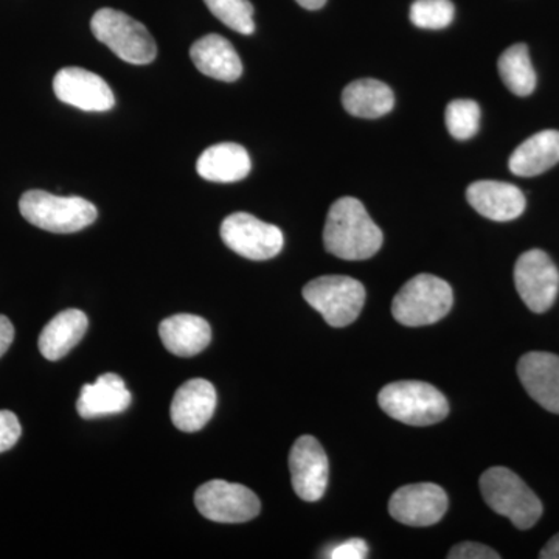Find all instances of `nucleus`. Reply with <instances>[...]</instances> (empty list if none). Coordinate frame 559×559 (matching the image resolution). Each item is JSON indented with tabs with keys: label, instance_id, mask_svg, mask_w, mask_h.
<instances>
[{
	"label": "nucleus",
	"instance_id": "a211bd4d",
	"mask_svg": "<svg viewBox=\"0 0 559 559\" xmlns=\"http://www.w3.org/2000/svg\"><path fill=\"white\" fill-rule=\"evenodd\" d=\"M190 57L197 69L213 80L237 81L242 73V62L229 40L219 35H207L191 46Z\"/></svg>",
	"mask_w": 559,
	"mask_h": 559
},
{
	"label": "nucleus",
	"instance_id": "5701e85b",
	"mask_svg": "<svg viewBox=\"0 0 559 559\" xmlns=\"http://www.w3.org/2000/svg\"><path fill=\"white\" fill-rule=\"evenodd\" d=\"M342 105L348 114L360 119H380L395 106V95L382 81L356 80L342 92Z\"/></svg>",
	"mask_w": 559,
	"mask_h": 559
},
{
	"label": "nucleus",
	"instance_id": "a878e982",
	"mask_svg": "<svg viewBox=\"0 0 559 559\" xmlns=\"http://www.w3.org/2000/svg\"><path fill=\"white\" fill-rule=\"evenodd\" d=\"M455 9L451 0H415L411 7V21L415 27L441 31L454 20Z\"/></svg>",
	"mask_w": 559,
	"mask_h": 559
},
{
	"label": "nucleus",
	"instance_id": "dca6fc26",
	"mask_svg": "<svg viewBox=\"0 0 559 559\" xmlns=\"http://www.w3.org/2000/svg\"><path fill=\"white\" fill-rule=\"evenodd\" d=\"M466 198L477 213L499 223L520 218L525 210L524 193L513 183L499 180H477L471 183Z\"/></svg>",
	"mask_w": 559,
	"mask_h": 559
},
{
	"label": "nucleus",
	"instance_id": "4be33fe9",
	"mask_svg": "<svg viewBox=\"0 0 559 559\" xmlns=\"http://www.w3.org/2000/svg\"><path fill=\"white\" fill-rule=\"evenodd\" d=\"M559 162V131L547 130L525 140L511 154L509 167L521 178L543 175Z\"/></svg>",
	"mask_w": 559,
	"mask_h": 559
},
{
	"label": "nucleus",
	"instance_id": "423d86ee",
	"mask_svg": "<svg viewBox=\"0 0 559 559\" xmlns=\"http://www.w3.org/2000/svg\"><path fill=\"white\" fill-rule=\"evenodd\" d=\"M91 31L120 60L135 66L156 60V40L142 22L132 20L127 13L112 9L98 10L92 17Z\"/></svg>",
	"mask_w": 559,
	"mask_h": 559
},
{
	"label": "nucleus",
	"instance_id": "9b49d317",
	"mask_svg": "<svg viewBox=\"0 0 559 559\" xmlns=\"http://www.w3.org/2000/svg\"><path fill=\"white\" fill-rule=\"evenodd\" d=\"M448 511V496L436 484H415L396 489L389 502L393 520L411 527H430Z\"/></svg>",
	"mask_w": 559,
	"mask_h": 559
},
{
	"label": "nucleus",
	"instance_id": "7ed1b4c3",
	"mask_svg": "<svg viewBox=\"0 0 559 559\" xmlns=\"http://www.w3.org/2000/svg\"><path fill=\"white\" fill-rule=\"evenodd\" d=\"M21 215L33 226L53 234H73L91 226L98 212L92 202L80 197H57L43 190L22 194Z\"/></svg>",
	"mask_w": 559,
	"mask_h": 559
},
{
	"label": "nucleus",
	"instance_id": "aec40b11",
	"mask_svg": "<svg viewBox=\"0 0 559 559\" xmlns=\"http://www.w3.org/2000/svg\"><path fill=\"white\" fill-rule=\"evenodd\" d=\"M250 168L248 151L231 142L210 146L197 162L198 175L210 182H238L248 178Z\"/></svg>",
	"mask_w": 559,
	"mask_h": 559
},
{
	"label": "nucleus",
	"instance_id": "39448f33",
	"mask_svg": "<svg viewBox=\"0 0 559 559\" xmlns=\"http://www.w3.org/2000/svg\"><path fill=\"white\" fill-rule=\"evenodd\" d=\"M454 304L452 288L444 280L430 274H419L411 278L392 304L393 318L401 325H432L451 311Z\"/></svg>",
	"mask_w": 559,
	"mask_h": 559
},
{
	"label": "nucleus",
	"instance_id": "20e7f679",
	"mask_svg": "<svg viewBox=\"0 0 559 559\" xmlns=\"http://www.w3.org/2000/svg\"><path fill=\"white\" fill-rule=\"evenodd\" d=\"M378 403L389 417L409 426L436 425L450 414L443 393L423 381L392 382L382 388Z\"/></svg>",
	"mask_w": 559,
	"mask_h": 559
},
{
	"label": "nucleus",
	"instance_id": "9d476101",
	"mask_svg": "<svg viewBox=\"0 0 559 559\" xmlns=\"http://www.w3.org/2000/svg\"><path fill=\"white\" fill-rule=\"evenodd\" d=\"M514 283L522 301L533 312L549 311L559 293V271L544 250L522 253L514 266Z\"/></svg>",
	"mask_w": 559,
	"mask_h": 559
},
{
	"label": "nucleus",
	"instance_id": "c85d7f7f",
	"mask_svg": "<svg viewBox=\"0 0 559 559\" xmlns=\"http://www.w3.org/2000/svg\"><path fill=\"white\" fill-rule=\"evenodd\" d=\"M450 559H499L498 551L489 549L488 546L479 543H462L452 547Z\"/></svg>",
	"mask_w": 559,
	"mask_h": 559
},
{
	"label": "nucleus",
	"instance_id": "f8f14e48",
	"mask_svg": "<svg viewBox=\"0 0 559 559\" xmlns=\"http://www.w3.org/2000/svg\"><path fill=\"white\" fill-rule=\"evenodd\" d=\"M289 471L296 495L305 502H318L329 485V457L311 436L296 440L289 454Z\"/></svg>",
	"mask_w": 559,
	"mask_h": 559
},
{
	"label": "nucleus",
	"instance_id": "7c9ffc66",
	"mask_svg": "<svg viewBox=\"0 0 559 559\" xmlns=\"http://www.w3.org/2000/svg\"><path fill=\"white\" fill-rule=\"evenodd\" d=\"M14 340V326L9 318L0 314V358L5 355L10 348L11 342Z\"/></svg>",
	"mask_w": 559,
	"mask_h": 559
},
{
	"label": "nucleus",
	"instance_id": "6e6552de",
	"mask_svg": "<svg viewBox=\"0 0 559 559\" xmlns=\"http://www.w3.org/2000/svg\"><path fill=\"white\" fill-rule=\"evenodd\" d=\"M194 506L202 516L221 524H241L259 516L260 499L245 485L210 480L198 488Z\"/></svg>",
	"mask_w": 559,
	"mask_h": 559
},
{
	"label": "nucleus",
	"instance_id": "473e14b6",
	"mask_svg": "<svg viewBox=\"0 0 559 559\" xmlns=\"http://www.w3.org/2000/svg\"><path fill=\"white\" fill-rule=\"evenodd\" d=\"M296 2L307 10H320L325 5L326 0H296Z\"/></svg>",
	"mask_w": 559,
	"mask_h": 559
},
{
	"label": "nucleus",
	"instance_id": "f3484780",
	"mask_svg": "<svg viewBox=\"0 0 559 559\" xmlns=\"http://www.w3.org/2000/svg\"><path fill=\"white\" fill-rule=\"evenodd\" d=\"M131 392L119 374L105 373L94 384L83 385L76 411L80 417L91 419L121 414L131 406Z\"/></svg>",
	"mask_w": 559,
	"mask_h": 559
},
{
	"label": "nucleus",
	"instance_id": "c756f323",
	"mask_svg": "<svg viewBox=\"0 0 559 559\" xmlns=\"http://www.w3.org/2000/svg\"><path fill=\"white\" fill-rule=\"evenodd\" d=\"M369 555V546L364 539H348L337 544L326 555V558L333 559H364Z\"/></svg>",
	"mask_w": 559,
	"mask_h": 559
},
{
	"label": "nucleus",
	"instance_id": "412c9836",
	"mask_svg": "<svg viewBox=\"0 0 559 559\" xmlns=\"http://www.w3.org/2000/svg\"><path fill=\"white\" fill-rule=\"evenodd\" d=\"M90 320L83 311L70 308L55 316L53 319L44 326L39 336V352L44 358L58 360L79 345L86 334Z\"/></svg>",
	"mask_w": 559,
	"mask_h": 559
},
{
	"label": "nucleus",
	"instance_id": "cd10ccee",
	"mask_svg": "<svg viewBox=\"0 0 559 559\" xmlns=\"http://www.w3.org/2000/svg\"><path fill=\"white\" fill-rule=\"evenodd\" d=\"M20 419L10 411H0V454L11 450L21 439Z\"/></svg>",
	"mask_w": 559,
	"mask_h": 559
},
{
	"label": "nucleus",
	"instance_id": "ddd939ff",
	"mask_svg": "<svg viewBox=\"0 0 559 559\" xmlns=\"http://www.w3.org/2000/svg\"><path fill=\"white\" fill-rule=\"evenodd\" d=\"M53 91L58 100L87 112H106L116 105L109 84L86 69H61L55 75Z\"/></svg>",
	"mask_w": 559,
	"mask_h": 559
},
{
	"label": "nucleus",
	"instance_id": "2f4dec72",
	"mask_svg": "<svg viewBox=\"0 0 559 559\" xmlns=\"http://www.w3.org/2000/svg\"><path fill=\"white\" fill-rule=\"evenodd\" d=\"M540 559H559V533L557 536H554L547 543V546L544 547L543 550H540L539 554Z\"/></svg>",
	"mask_w": 559,
	"mask_h": 559
},
{
	"label": "nucleus",
	"instance_id": "2eb2a0df",
	"mask_svg": "<svg viewBox=\"0 0 559 559\" xmlns=\"http://www.w3.org/2000/svg\"><path fill=\"white\" fill-rule=\"evenodd\" d=\"M216 409V390L212 382L197 378L180 385L171 401V421L182 432L201 430Z\"/></svg>",
	"mask_w": 559,
	"mask_h": 559
},
{
	"label": "nucleus",
	"instance_id": "f257e3e1",
	"mask_svg": "<svg viewBox=\"0 0 559 559\" xmlns=\"http://www.w3.org/2000/svg\"><path fill=\"white\" fill-rule=\"evenodd\" d=\"M384 235L356 198H341L331 205L323 229V245L337 259H371L381 249Z\"/></svg>",
	"mask_w": 559,
	"mask_h": 559
},
{
	"label": "nucleus",
	"instance_id": "4468645a",
	"mask_svg": "<svg viewBox=\"0 0 559 559\" xmlns=\"http://www.w3.org/2000/svg\"><path fill=\"white\" fill-rule=\"evenodd\" d=\"M518 374L530 396L551 414H559V356L530 352L518 364Z\"/></svg>",
	"mask_w": 559,
	"mask_h": 559
},
{
	"label": "nucleus",
	"instance_id": "f03ea898",
	"mask_svg": "<svg viewBox=\"0 0 559 559\" xmlns=\"http://www.w3.org/2000/svg\"><path fill=\"white\" fill-rule=\"evenodd\" d=\"M480 491L489 509L509 518L514 527L532 528L543 516V503L518 474L495 466L481 474Z\"/></svg>",
	"mask_w": 559,
	"mask_h": 559
},
{
	"label": "nucleus",
	"instance_id": "bb28decb",
	"mask_svg": "<svg viewBox=\"0 0 559 559\" xmlns=\"http://www.w3.org/2000/svg\"><path fill=\"white\" fill-rule=\"evenodd\" d=\"M444 120L452 138L457 140L474 138L480 127L479 105L474 100L451 102Z\"/></svg>",
	"mask_w": 559,
	"mask_h": 559
},
{
	"label": "nucleus",
	"instance_id": "6ab92c4d",
	"mask_svg": "<svg viewBox=\"0 0 559 559\" xmlns=\"http://www.w3.org/2000/svg\"><path fill=\"white\" fill-rule=\"evenodd\" d=\"M159 336L173 355L190 358L209 347L212 329L200 316L176 314L160 323Z\"/></svg>",
	"mask_w": 559,
	"mask_h": 559
},
{
	"label": "nucleus",
	"instance_id": "b1692460",
	"mask_svg": "<svg viewBox=\"0 0 559 559\" xmlns=\"http://www.w3.org/2000/svg\"><path fill=\"white\" fill-rule=\"evenodd\" d=\"M500 79L518 97H527L536 87V73L530 61L525 44H516L500 55L498 61Z\"/></svg>",
	"mask_w": 559,
	"mask_h": 559
},
{
	"label": "nucleus",
	"instance_id": "393cba45",
	"mask_svg": "<svg viewBox=\"0 0 559 559\" xmlns=\"http://www.w3.org/2000/svg\"><path fill=\"white\" fill-rule=\"evenodd\" d=\"M213 16L218 17L224 25L241 35H252L255 32L253 7L249 0H204Z\"/></svg>",
	"mask_w": 559,
	"mask_h": 559
},
{
	"label": "nucleus",
	"instance_id": "0eeeda50",
	"mask_svg": "<svg viewBox=\"0 0 559 559\" xmlns=\"http://www.w3.org/2000/svg\"><path fill=\"white\" fill-rule=\"evenodd\" d=\"M308 304L334 329L355 322L366 304L362 283L345 275H325L311 280L304 288Z\"/></svg>",
	"mask_w": 559,
	"mask_h": 559
},
{
	"label": "nucleus",
	"instance_id": "1a4fd4ad",
	"mask_svg": "<svg viewBox=\"0 0 559 559\" xmlns=\"http://www.w3.org/2000/svg\"><path fill=\"white\" fill-rule=\"evenodd\" d=\"M221 238L238 255L253 261L271 260L285 245L283 231L250 213H231L221 224Z\"/></svg>",
	"mask_w": 559,
	"mask_h": 559
}]
</instances>
